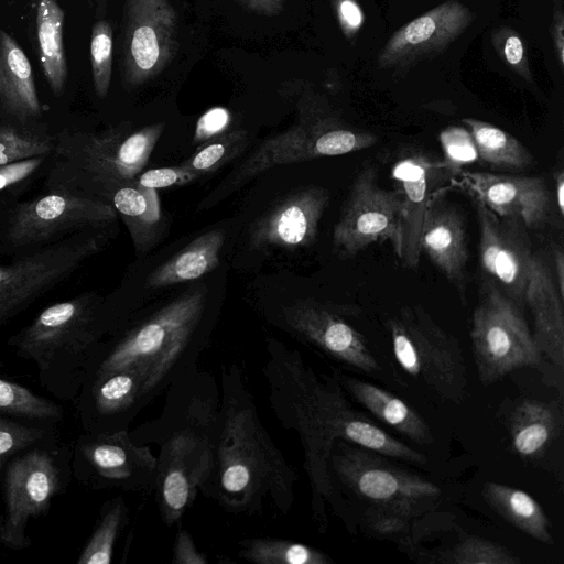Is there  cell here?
<instances>
[{"mask_svg": "<svg viewBox=\"0 0 564 564\" xmlns=\"http://www.w3.org/2000/svg\"><path fill=\"white\" fill-rule=\"evenodd\" d=\"M401 197L397 188L387 189L377 182L372 166L355 177L340 217L334 227L333 242L345 256H355L378 241H390L400 254Z\"/></svg>", "mask_w": 564, "mask_h": 564, "instance_id": "obj_15", "label": "cell"}, {"mask_svg": "<svg viewBox=\"0 0 564 564\" xmlns=\"http://www.w3.org/2000/svg\"><path fill=\"white\" fill-rule=\"evenodd\" d=\"M123 219L139 253L148 252L158 241L162 217L156 189L135 181L117 188L109 197Z\"/></svg>", "mask_w": 564, "mask_h": 564, "instance_id": "obj_29", "label": "cell"}, {"mask_svg": "<svg viewBox=\"0 0 564 564\" xmlns=\"http://www.w3.org/2000/svg\"><path fill=\"white\" fill-rule=\"evenodd\" d=\"M479 224V262L486 278L519 306L524 304L533 253L528 227L500 217L474 197Z\"/></svg>", "mask_w": 564, "mask_h": 564, "instance_id": "obj_17", "label": "cell"}, {"mask_svg": "<svg viewBox=\"0 0 564 564\" xmlns=\"http://www.w3.org/2000/svg\"><path fill=\"white\" fill-rule=\"evenodd\" d=\"M129 523V508L122 496L106 500L77 564H110L118 538Z\"/></svg>", "mask_w": 564, "mask_h": 564, "instance_id": "obj_34", "label": "cell"}, {"mask_svg": "<svg viewBox=\"0 0 564 564\" xmlns=\"http://www.w3.org/2000/svg\"><path fill=\"white\" fill-rule=\"evenodd\" d=\"M164 127V122H158L131 131L129 124H120L97 134L54 137L55 165L46 185L91 197L97 189L109 198L117 188L135 181Z\"/></svg>", "mask_w": 564, "mask_h": 564, "instance_id": "obj_6", "label": "cell"}, {"mask_svg": "<svg viewBox=\"0 0 564 564\" xmlns=\"http://www.w3.org/2000/svg\"><path fill=\"white\" fill-rule=\"evenodd\" d=\"M31 11L34 47L42 73L51 90L59 96L68 76L64 47V10L57 0H31Z\"/></svg>", "mask_w": 564, "mask_h": 564, "instance_id": "obj_26", "label": "cell"}, {"mask_svg": "<svg viewBox=\"0 0 564 564\" xmlns=\"http://www.w3.org/2000/svg\"><path fill=\"white\" fill-rule=\"evenodd\" d=\"M102 312L97 294H78L44 308L7 345L36 366L43 389L75 403L96 348L105 339Z\"/></svg>", "mask_w": 564, "mask_h": 564, "instance_id": "obj_5", "label": "cell"}, {"mask_svg": "<svg viewBox=\"0 0 564 564\" xmlns=\"http://www.w3.org/2000/svg\"><path fill=\"white\" fill-rule=\"evenodd\" d=\"M492 44L511 70L527 82L533 80L527 51L518 32L508 26L498 28L492 33Z\"/></svg>", "mask_w": 564, "mask_h": 564, "instance_id": "obj_41", "label": "cell"}, {"mask_svg": "<svg viewBox=\"0 0 564 564\" xmlns=\"http://www.w3.org/2000/svg\"><path fill=\"white\" fill-rule=\"evenodd\" d=\"M104 234L78 232L0 264V327L70 278L101 249L106 242Z\"/></svg>", "mask_w": 564, "mask_h": 564, "instance_id": "obj_12", "label": "cell"}, {"mask_svg": "<svg viewBox=\"0 0 564 564\" xmlns=\"http://www.w3.org/2000/svg\"><path fill=\"white\" fill-rule=\"evenodd\" d=\"M328 204L329 194L321 186H306L291 193L254 223L251 246L297 248L311 245Z\"/></svg>", "mask_w": 564, "mask_h": 564, "instance_id": "obj_21", "label": "cell"}, {"mask_svg": "<svg viewBox=\"0 0 564 564\" xmlns=\"http://www.w3.org/2000/svg\"><path fill=\"white\" fill-rule=\"evenodd\" d=\"M444 171H447L444 163L424 154L408 155L392 167V178L401 197L399 259L408 269H416L420 262L424 216Z\"/></svg>", "mask_w": 564, "mask_h": 564, "instance_id": "obj_22", "label": "cell"}, {"mask_svg": "<svg viewBox=\"0 0 564 564\" xmlns=\"http://www.w3.org/2000/svg\"><path fill=\"white\" fill-rule=\"evenodd\" d=\"M231 121V115L224 107H214L199 117L195 127L194 142L203 143L224 133Z\"/></svg>", "mask_w": 564, "mask_h": 564, "instance_id": "obj_44", "label": "cell"}, {"mask_svg": "<svg viewBox=\"0 0 564 564\" xmlns=\"http://www.w3.org/2000/svg\"><path fill=\"white\" fill-rule=\"evenodd\" d=\"M171 562L173 564L209 563L207 555L197 549L192 534L181 523L177 524Z\"/></svg>", "mask_w": 564, "mask_h": 564, "instance_id": "obj_46", "label": "cell"}, {"mask_svg": "<svg viewBox=\"0 0 564 564\" xmlns=\"http://www.w3.org/2000/svg\"><path fill=\"white\" fill-rule=\"evenodd\" d=\"M555 198L561 215L564 214V174L562 171L555 174Z\"/></svg>", "mask_w": 564, "mask_h": 564, "instance_id": "obj_50", "label": "cell"}, {"mask_svg": "<svg viewBox=\"0 0 564 564\" xmlns=\"http://www.w3.org/2000/svg\"><path fill=\"white\" fill-rule=\"evenodd\" d=\"M177 15L169 0H126L123 78L139 86L160 74L178 50Z\"/></svg>", "mask_w": 564, "mask_h": 564, "instance_id": "obj_16", "label": "cell"}, {"mask_svg": "<svg viewBox=\"0 0 564 564\" xmlns=\"http://www.w3.org/2000/svg\"><path fill=\"white\" fill-rule=\"evenodd\" d=\"M510 436L517 454L528 459L541 458L562 429V413L555 402L525 399L510 414Z\"/></svg>", "mask_w": 564, "mask_h": 564, "instance_id": "obj_28", "label": "cell"}, {"mask_svg": "<svg viewBox=\"0 0 564 564\" xmlns=\"http://www.w3.org/2000/svg\"><path fill=\"white\" fill-rule=\"evenodd\" d=\"M343 34L352 40L365 22L362 8L357 0H330Z\"/></svg>", "mask_w": 564, "mask_h": 564, "instance_id": "obj_45", "label": "cell"}, {"mask_svg": "<svg viewBox=\"0 0 564 564\" xmlns=\"http://www.w3.org/2000/svg\"><path fill=\"white\" fill-rule=\"evenodd\" d=\"M219 408V384L196 366L166 389L158 417L129 430L135 443L159 448L153 494L169 528L181 523L210 474Z\"/></svg>", "mask_w": 564, "mask_h": 564, "instance_id": "obj_3", "label": "cell"}, {"mask_svg": "<svg viewBox=\"0 0 564 564\" xmlns=\"http://www.w3.org/2000/svg\"><path fill=\"white\" fill-rule=\"evenodd\" d=\"M47 155L33 156L0 166V192L31 178L45 163Z\"/></svg>", "mask_w": 564, "mask_h": 564, "instance_id": "obj_43", "label": "cell"}, {"mask_svg": "<svg viewBox=\"0 0 564 564\" xmlns=\"http://www.w3.org/2000/svg\"><path fill=\"white\" fill-rule=\"evenodd\" d=\"M237 556L252 564H332V557L311 545L275 536L245 538Z\"/></svg>", "mask_w": 564, "mask_h": 564, "instance_id": "obj_33", "label": "cell"}, {"mask_svg": "<svg viewBox=\"0 0 564 564\" xmlns=\"http://www.w3.org/2000/svg\"><path fill=\"white\" fill-rule=\"evenodd\" d=\"M195 180H197V177L194 174L178 165L145 171L135 180V182L141 186L158 189L184 185Z\"/></svg>", "mask_w": 564, "mask_h": 564, "instance_id": "obj_42", "label": "cell"}, {"mask_svg": "<svg viewBox=\"0 0 564 564\" xmlns=\"http://www.w3.org/2000/svg\"><path fill=\"white\" fill-rule=\"evenodd\" d=\"M247 8L265 15H273L279 13L285 0H238Z\"/></svg>", "mask_w": 564, "mask_h": 564, "instance_id": "obj_48", "label": "cell"}, {"mask_svg": "<svg viewBox=\"0 0 564 564\" xmlns=\"http://www.w3.org/2000/svg\"><path fill=\"white\" fill-rule=\"evenodd\" d=\"M261 371L274 416L284 429L299 435L311 490L312 519L319 533L328 528V508L340 509L341 501L329 473L330 454L338 441L386 457L426 463L423 454L357 411L337 378L317 372L300 351L269 338Z\"/></svg>", "mask_w": 564, "mask_h": 564, "instance_id": "obj_1", "label": "cell"}, {"mask_svg": "<svg viewBox=\"0 0 564 564\" xmlns=\"http://www.w3.org/2000/svg\"><path fill=\"white\" fill-rule=\"evenodd\" d=\"M482 497L490 508L531 538L553 544L550 521L541 505L528 492L498 482H486Z\"/></svg>", "mask_w": 564, "mask_h": 564, "instance_id": "obj_31", "label": "cell"}, {"mask_svg": "<svg viewBox=\"0 0 564 564\" xmlns=\"http://www.w3.org/2000/svg\"><path fill=\"white\" fill-rule=\"evenodd\" d=\"M36 197L0 214V254L18 256L78 232L99 230L117 218L108 203L62 186L46 185Z\"/></svg>", "mask_w": 564, "mask_h": 564, "instance_id": "obj_7", "label": "cell"}, {"mask_svg": "<svg viewBox=\"0 0 564 564\" xmlns=\"http://www.w3.org/2000/svg\"><path fill=\"white\" fill-rule=\"evenodd\" d=\"M224 232L210 230L182 249L169 261L156 268L147 280L148 288H163L198 279L219 263Z\"/></svg>", "mask_w": 564, "mask_h": 564, "instance_id": "obj_30", "label": "cell"}, {"mask_svg": "<svg viewBox=\"0 0 564 564\" xmlns=\"http://www.w3.org/2000/svg\"><path fill=\"white\" fill-rule=\"evenodd\" d=\"M207 293L186 291L101 340L87 379L117 370L132 373L150 404L178 377L199 366L208 344Z\"/></svg>", "mask_w": 564, "mask_h": 564, "instance_id": "obj_4", "label": "cell"}, {"mask_svg": "<svg viewBox=\"0 0 564 564\" xmlns=\"http://www.w3.org/2000/svg\"><path fill=\"white\" fill-rule=\"evenodd\" d=\"M470 132L478 159L499 170H523L532 165L531 152L516 137L489 122L464 118Z\"/></svg>", "mask_w": 564, "mask_h": 564, "instance_id": "obj_32", "label": "cell"}, {"mask_svg": "<svg viewBox=\"0 0 564 564\" xmlns=\"http://www.w3.org/2000/svg\"><path fill=\"white\" fill-rule=\"evenodd\" d=\"M0 415L19 417L33 424L55 425L64 419V410L29 388L0 378Z\"/></svg>", "mask_w": 564, "mask_h": 564, "instance_id": "obj_35", "label": "cell"}, {"mask_svg": "<svg viewBox=\"0 0 564 564\" xmlns=\"http://www.w3.org/2000/svg\"><path fill=\"white\" fill-rule=\"evenodd\" d=\"M0 470H1V468H0ZM0 524H1V517H0Z\"/></svg>", "mask_w": 564, "mask_h": 564, "instance_id": "obj_51", "label": "cell"}, {"mask_svg": "<svg viewBox=\"0 0 564 564\" xmlns=\"http://www.w3.org/2000/svg\"><path fill=\"white\" fill-rule=\"evenodd\" d=\"M9 1V0H8Z\"/></svg>", "mask_w": 564, "mask_h": 564, "instance_id": "obj_52", "label": "cell"}, {"mask_svg": "<svg viewBox=\"0 0 564 564\" xmlns=\"http://www.w3.org/2000/svg\"><path fill=\"white\" fill-rule=\"evenodd\" d=\"M371 449L338 441L329 458V473L335 486L380 510L413 517L433 502L441 489L433 482L397 468Z\"/></svg>", "mask_w": 564, "mask_h": 564, "instance_id": "obj_10", "label": "cell"}, {"mask_svg": "<svg viewBox=\"0 0 564 564\" xmlns=\"http://www.w3.org/2000/svg\"><path fill=\"white\" fill-rule=\"evenodd\" d=\"M462 180L473 197L500 217L518 218L528 228H539L549 221L551 194L540 176L464 171Z\"/></svg>", "mask_w": 564, "mask_h": 564, "instance_id": "obj_20", "label": "cell"}, {"mask_svg": "<svg viewBox=\"0 0 564 564\" xmlns=\"http://www.w3.org/2000/svg\"><path fill=\"white\" fill-rule=\"evenodd\" d=\"M553 257V278L556 283L560 294L564 297V254L560 247H556L552 251Z\"/></svg>", "mask_w": 564, "mask_h": 564, "instance_id": "obj_49", "label": "cell"}, {"mask_svg": "<svg viewBox=\"0 0 564 564\" xmlns=\"http://www.w3.org/2000/svg\"><path fill=\"white\" fill-rule=\"evenodd\" d=\"M470 338L479 381L484 387L517 369L536 367L542 359L521 306L488 279L473 313Z\"/></svg>", "mask_w": 564, "mask_h": 564, "instance_id": "obj_11", "label": "cell"}, {"mask_svg": "<svg viewBox=\"0 0 564 564\" xmlns=\"http://www.w3.org/2000/svg\"><path fill=\"white\" fill-rule=\"evenodd\" d=\"M336 378L344 390L383 423L420 445L433 442L423 417L394 394L354 377L338 373Z\"/></svg>", "mask_w": 564, "mask_h": 564, "instance_id": "obj_27", "label": "cell"}, {"mask_svg": "<svg viewBox=\"0 0 564 564\" xmlns=\"http://www.w3.org/2000/svg\"><path fill=\"white\" fill-rule=\"evenodd\" d=\"M387 327L399 365L441 398L460 404L467 397V372L458 340L421 306L403 307Z\"/></svg>", "mask_w": 564, "mask_h": 564, "instance_id": "obj_9", "label": "cell"}, {"mask_svg": "<svg viewBox=\"0 0 564 564\" xmlns=\"http://www.w3.org/2000/svg\"><path fill=\"white\" fill-rule=\"evenodd\" d=\"M444 152V165L448 172H459L460 167L478 160V153L470 132L463 127L449 126L440 134Z\"/></svg>", "mask_w": 564, "mask_h": 564, "instance_id": "obj_40", "label": "cell"}, {"mask_svg": "<svg viewBox=\"0 0 564 564\" xmlns=\"http://www.w3.org/2000/svg\"><path fill=\"white\" fill-rule=\"evenodd\" d=\"M420 249L464 295L468 262L465 225L458 209L441 195H433L429 203Z\"/></svg>", "mask_w": 564, "mask_h": 564, "instance_id": "obj_23", "label": "cell"}, {"mask_svg": "<svg viewBox=\"0 0 564 564\" xmlns=\"http://www.w3.org/2000/svg\"><path fill=\"white\" fill-rule=\"evenodd\" d=\"M113 35L107 20H98L91 30L90 65L96 95L106 97L112 74Z\"/></svg>", "mask_w": 564, "mask_h": 564, "instance_id": "obj_39", "label": "cell"}, {"mask_svg": "<svg viewBox=\"0 0 564 564\" xmlns=\"http://www.w3.org/2000/svg\"><path fill=\"white\" fill-rule=\"evenodd\" d=\"M72 475V449L55 438L34 444L6 464L0 544L21 551L31 546L29 521L44 516L63 494Z\"/></svg>", "mask_w": 564, "mask_h": 564, "instance_id": "obj_8", "label": "cell"}, {"mask_svg": "<svg viewBox=\"0 0 564 564\" xmlns=\"http://www.w3.org/2000/svg\"><path fill=\"white\" fill-rule=\"evenodd\" d=\"M276 323L303 344L339 364L364 372L380 370L362 334L324 303L303 299L283 305Z\"/></svg>", "mask_w": 564, "mask_h": 564, "instance_id": "obj_18", "label": "cell"}, {"mask_svg": "<svg viewBox=\"0 0 564 564\" xmlns=\"http://www.w3.org/2000/svg\"><path fill=\"white\" fill-rule=\"evenodd\" d=\"M564 297L560 294L549 263L534 256L524 294L533 319V338L542 356L564 365Z\"/></svg>", "mask_w": 564, "mask_h": 564, "instance_id": "obj_24", "label": "cell"}, {"mask_svg": "<svg viewBox=\"0 0 564 564\" xmlns=\"http://www.w3.org/2000/svg\"><path fill=\"white\" fill-rule=\"evenodd\" d=\"M41 116L31 63L20 44L0 29V117L31 124Z\"/></svg>", "mask_w": 564, "mask_h": 564, "instance_id": "obj_25", "label": "cell"}, {"mask_svg": "<svg viewBox=\"0 0 564 564\" xmlns=\"http://www.w3.org/2000/svg\"><path fill=\"white\" fill-rule=\"evenodd\" d=\"M551 34L561 68L564 66V13L561 2L554 8Z\"/></svg>", "mask_w": 564, "mask_h": 564, "instance_id": "obj_47", "label": "cell"}, {"mask_svg": "<svg viewBox=\"0 0 564 564\" xmlns=\"http://www.w3.org/2000/svg\"><path fill=\"white\" fill-rule=\"evenodd\" d=\"M435 563L517 564L520 560L506 547L479 536H466L452 549L440 552Z\"/></svg>", "mask_w": 564, "mask_h": 564, "instance_id": "obj_38", "label": "cell"}, {"mask_svg": "<svg viewBox=\"0 0 564 564\" xmlns=\"http://www.w3.org/2000/svg\"><path fill=\"white\" fill-rule=\"evenodd\" d=\"M248 138L245 130L220 133L200 143L181 166L197 178L213 173L238 156L245 150Z\"/></svg>", "mask_w": 564, "mask_h": 564, "instance_id": "obj_37", "label": "cell"}, {"mask_svg": "<svg viewBox=\"0 0 564 564\" xmlns=\"http://www.w3.org/2000/svg\"><path fill=\"white\" fill-rule=\"evenodd\" d=\"M129 430L85 432L80 435L72 448V475L75 479L94 490L153 494L156 456L150 445L135 443Z\"/></svg>", "mask_w": 564, "mask_h": 564, "instance_id": "obj_13", "label": "cell"}, {"mask_svg": "<svg viewBox=\"0 0 564 564\" xmlns=\"http://www.w3.org/2000/svg\"><path fill=\"white\" fill-rule=\"evenodd\" d=\"M219 387L213 466L199 492L232 514H288L299 474L264 427L241 366L221 365Z\"/></svg>", "mask_w": 564, "mask_h": 564, "instance_id": "obj_2", "label": "cell"}, {"mask_svg": "<svg viewBox=\"0 0 564 564\" xmlns=\"http://www.w3.org/2000/svg\"><path fill=\"white\" fill-rule=\"evenodd\" d=\"M376 142L377 137L373 133L346 127L330 119L296 124L265 140L218 187V192L225 194L234 191L275 165L343 155L368 149Z\"/></svg>", "mask_w": 564, "mask_h": 564, "instance_id": "obj_14", "label": "cell"}, {"mask_svg": "<svg viewBox=\"0 0 564 564\" xmlns=\"http://www.w3.org/2000/svg\"><path fill=\"white\" fill-rule=\"evenodd\" d=\"M474 21L458 0H446L397 30L378 54L381 68H404L444 51Z\"/></svg>", "mask_w": 564, "mask_h": 564, "instance_id": "obj_19", "label": "cell"}, {"mask_svg": "<svg viewBox=\"0 0 564 564\" xmlns=\"http://www.w3.org/2000/svg\"><path fill=\"white\" fill-rule=\"evenodd\" d=\"M54 138L35 123L22 124L17 121L0 120V166L24 159L52 156Z\"/></svg>", "mask_w": 564, "mask_h": 564, "instance_id": "obj_36", "label": "cell"}]
</instances>
